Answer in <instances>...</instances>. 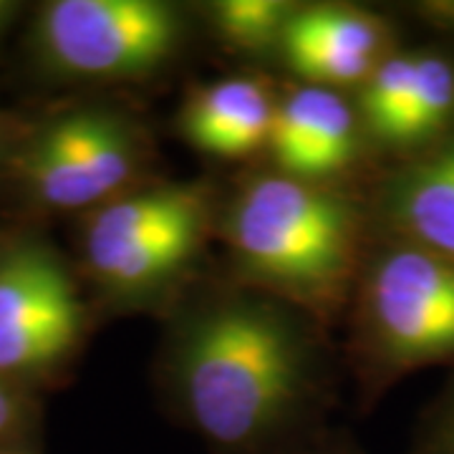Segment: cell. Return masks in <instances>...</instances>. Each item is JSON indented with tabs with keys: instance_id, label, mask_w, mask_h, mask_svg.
Wrapping results in <instances>:
<instances>
[{
	"instance_id": "cell-1",
	"label": "cell",
	"mask_w": 454,
	"mask_h": 454,
	"mask_svg": "<svg viewBox=\"0 0 454 454\" xmlns=\"http://www.w3.org/2000/svg\"><path fill=\"white\" fill-rule=\"evenodd\" d=\"M160 321V396L215 452L283 454L321 434L340 358L318 318L220 270Z\"/></svg>"
},
{
	"instance_id": "cell-2",
	"label": "cell",
	"mask_w": 454,
	"mask_h": 454,
	"mask_svg": "<svg viewBox=\"0 0 454 454\" xmlns=\"http://www.w3.org/2000/svg\"><path fill=\"white\" fill-rule=\"evenodd\" d=\"M372 240L364 184H328L253 164L220 187L223 270L333 328Z\"/></svg>"
},
{
	"instance_id": "cell-3",
	"label": "cell",
	"mask_w": 454,
	"mask_h": 454,
	"mask_svg": "<svg viewBox=\"0 0 454 454\" xmlns=\"http://www.w3.org/2000/svg\"><path fill=\"white\" fill-rule=\"evenodd\" d=\"M220 184L149 177L76 217V270L94 309L162 318L205 273Z\"/></svg>"
},
{
	"instance_id": "cell-4",
	"label": "cell",
	"mask_w": 454,
	"mask_h": 454,
	"mask_svg": "<svg viewBox=\"0 0 454 454\" xmlns=\"http://www.w3.org/2000/svg\"><path fill=\"white\" fill-rule=\"evenodd\" d=\"M343 325V361L366 402L409 373L454 369V260L372 232Z\"/></svg>"
},
{
	"instance_id": "cell-5",
	"label": "cell",
	"mask_w": 454,
	"mask_h": 454,
	"mask_svg": "<svg viewBox=\"0 0 454 454\" xmlns=\"http://www.w3.org/2000/svg\"><path fill=\"white\" fill-rule=\"evenodd\" d=\"M200 28L197 8L172 0H49L31 51L56 82L146 83L184 59Z\"/></svg>"
},
{
	"instance_id": "cell-6",
	"label": "cell",
	"mask_w": 454,
	"mask_h": 454,
	"mask_svg": "<svg viewBox=\"0 0 454 454\" xmlns=\"http://www.w3.org/2000/svg\"><path fill=\"white\" fill-rule=\"evenodd\" d=\"M8 164L35 207L79 217L154 177V142L137 112L89 101L26 131Z\"/></svg>"
},
{
	"instance_id": "cell-7",
	"label": "cell",
	"mask_w": 454,
	"mask_h": 454,
	"mask_svg": "<svg viewBox=\"0 0 454 454\" xmlns=\"http://www.w3.org/2000/svg\"><path fill=\"white\" fill-rule=\"evenodd\" d=\"M94 303L79 270L35 232L0 243V376L18 387L53 379L79 356Z\"/></svg>"
},
{
	"instance_id": "cell-8",
	"label": "cell",
	"mask_w": 454,
	"mask_h": 454,
	"mask_svg": "<svg viewBox=\"0 0 454 454\" xmlns=\"http://www.w3.org/2000/svg\"><path fill=\"white\" fill-rule=\"evenodd\" d=\"M404 46L396 18L356 3H298L276 61L295 83L354 94Z\"/></svg>"
},
{
	"instance_id": "cell-9",
	"label": "cell",
	"mask_w": 454,
	"mask_h": 454,
	"mask_svg": "<svg viewBox=\"0 0 454 454\" xmlns=\"http://www.w3.org/2000/svg\"><path fill=\"white\" fill-rule=\"evenodd\" d=\"M262 162L283 175L328 184H364L376 172L354 97L310 83L280 89Z\"/></svg>"
},
{
	"instance_id": "cell-10",
	"label": "cell",
	"mask_w": 454,
	"mask_h": 454,
	"mask_svg": "<svg viewBox=\"0 0 454 454\" xmlns=\"http://www.w3.org/2000/svg\"><path fill=\"white\" fill-rule=\"evenodd\" d=\"M364 197L373 235L454 260V127L419 154L376 169Z\"/></svg>"
},
{
	"instance_id": "cell-11",
	"label": "cell",
	"mask_w": 454,
	"mask_h": 454,
	"mask_svg": "<svg viewBox=\"0 0 454 454\" xmlns=\"http://www.w3.org/2000/svg\"><path fill=\"white\" fill-rule=\"evenodd\" d=\"M278 98L280 89L270 76L230 74L192 86L179 104L175 127L197 154L253 167L268 154Z\"/></svg>"
},
{
	"instance_id": "cell-12",
	"label": "cell",
	"mask_w": 454,
	"mask_h": 454,
	"mask_svg": "<svg viewBox=\"0 0 454 454\" xmlns=\"http://www.w3.org/2000/svg\"><path fill=\"white\" fill-rule=\"evenodd\" d=\"M454 127V46L409 43V68L399 109L373 145V167L404 162Z\"/></svg>"
},
{
	"instance_id": "cell-13",
	"label": "cell",
	"mask_w": 454,
	"mask_h": 454,
	"mask_svg": "<svg viewBox=\"0 0 454 454\" xmlns=\"http://www.w3.org/2000/svg\"><path fill=\"white\" fill-rule=\"evenodd\" d=\"M200 26L245 61H276L298 0H210L195 5Z\"/></svg>"
},
{
	"instance_id": "cell-14",
	"label": "cell",
	"mask_w": 454,
	"mask_h": 454,
	"mask_svg": "<svg viewBox=\"0 0 454 454\" xmlns=\"http://www.w3.org/2000/svg\"><path fill=\"white\" fill-rule=\"evenodd\" d=\"M409 454H454V376L424 411Z\"/></svg>"
},
{
	"instance_id": "cell-15",
	"label": "cell",
	"mask_w": 454,
	"mask_h": 454,
	"mask_svg": "<svg viewBox=\"0 0 454 454\" xmlns=\"http://www.w3.org/2000/svg\"><path fill=\"white\" fill-rule=\"evenodd\" d=\"M35 424L31 391L0 376V447H23Z\"/></svg>"
},
{
	"instance_id": "cell-16",
	"label": "cell",
	"mask_w": 454,
	"mask_h": 454,
	"mask_svg": "<svg viewBox=\"0 0 454 454\" xmlns=\"http://www.w3.org/2000/svg\"><path fill=\"white\" fill-rule=\"evenodd\" d=\"M411 16L427 26L437 41L454 46V0H432V3H414L409 5Z\"/></svg>"
},
{
	"instance_id": "cell-17",
	"label": "cell",
	"mask_w": 454,
	"mask_h": 454,
	"mask_svg": "<svg viewBox=\"0 0 454 454\" xmlns=\"http://www.w3.org/2000/svg\"><path fill=\"white\" fill-rule=\"evenodd\" d=\"M283 454H361V450H356L348 439L316 434V437L295 444L293 450H288V452Z\"/></svg>"
},
{
	"instance_id": "cell-18",
	"label": "cell",
	"mask_w": 454,
	"mask_h": 454,
	"mask_svg": "<svg viewBox=\"0 0 454 454\" xmlns=\"http://www.w3.org/2000/svg\"><path fill=\"white\" fill-rule=\"evenodd\" d=\"M26 131L18 129V124L8 116V114L0 112V164L11 162L13 152H16L18 142Z\"/></svg>"
},
{
	"instance_id": "cell-19",
	"label": "cell",
	"mask_w": 454,
	"mask_h": 454,
	"mask_svg": "<svg viewBox=\"0 0 454 454\" xmlns=\"http://www.w3.org/2000/svg\"><path fill=\"white\" fill-rule=\"evenodd\" d=\"M18 13H20V5H18V3L0 0V43H3V38L8 35V31L13 28Z\"/></svg>"
},
{
	"instance_id": "cell-20",
	"label": "cell",
	"mask_w": 454,
	"mask_h": 454,
	"mask_svg": "<svg viewBox=\"0 0 454 454\" xmlns=\"http://www.w3.org/2000/svg\"><path fill=\"white\" fill-rule=\"evenodd\" d=\"M0 454H38L33 450L31 444H23V447H0Z\"/></svg>"
}]
</instances>
